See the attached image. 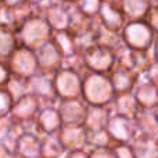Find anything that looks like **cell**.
Listing matches in <instances>:
<instances>
[{
	"label": "cell",
	"instance_id": "cell-1",
	"mask_svg": "<svg viewBox=\"0 0 158 158\" xmlns=\"http://www.w3.org/2000/svg\"><path fill=\"white\" fill-rule=\"evenodd\" d=\"M115 97L108 74L89 72L83 75L82 98L87 106H110Z\"/></svg>",
	"mask_w": 158,
	"mask_h": 158
},
{
	"label": "cell",
	"instance_id": "cell-2",
	"mask_svg": "<svg viewBox=\"0 0 158 158\" xmlns=\"http://www.w3.org/2000/svg\"><path fill=\"white\" fill-rule=\"evenodd\" d=\"M52 35L53 29L40 14H35L31 18H28L17 29L19 44H22V46L28 47L31 50H36L42 44L49 42L52 39Z\"/></svg>",
	"mask_w": 158,
	"mask_h": 158
},
{
	"label": "cell",
	"instance_id": "cell-3",
	"mask_svg": "<svg viewBox=\"0 0 158 158\" xmlns=\"http://www.w3.org/2000/svg\"><path fill=\"white\" fill-rule=\"evenodd\" d=\"M121 33L126 47L132 50H151L156 39V33L146 21H126Z\"/></svg>",
	"mask_w": 158,
	"mask_h": 158
},
{
	"label": "cell",
	"instance_id": "cell-4",
	"mask_svg": "<svg viewBox=\"0 0 158 158\" xmlns=\"http://www.w3.org/2000/svg\"><path fill=\"white\" fill-rule=\"evenodd\" d=\"M28 85H29V93L40 101L42 107L57 106L58 104L60 98L56 92L54 74L39 71L38 74L28 79Z\"/></svg>",
	"mask_w": 158,
	"mask_h": 158
},
{
	"label": "cell",
	"instance_id": "cell-5",
	"mask_svg": "<svg viewBox=\"0 0 158 158\" xmlns=\"http://www.w3.org/2000/svg\"><path fill=\"white\" fill-rule=\"evenodd\" d=\"M7 67L10 69L11 75H17L25 79L32 78L35 74L39 72L38 61L35 57V52L28 47L19 44L13 54L7 58Z\"/></svg>",
	"mask_w": 158,
	"mask_h": 158
},
{
	"label": "cell",
	"instance_id": "cell-6",
	"mask_svg": "<svg viewBox=\"0 0 158 158\" xmlns=\"http://www.w3.org/2000/svg\"><path fill=\"white\" fill-rule=\"evenodd\" d=\"M69 3H64L60 0H46L42 6L38 7V14H40L50 28L54 31H68L69 13H71Z\"/></svg>",
	"mask_w": 158,
	"mask_h": 158
},
{
	"label": "cell",
	"instance_id": "cell-7",
	"mask_svg": "<svg viewBox=\"0 0 158 158\" xmlns=\"http://www.w3.org/2000/svg\"><path fill=\"white\" fill-rule=\"evenodd\" d=\"M83 75L72 69L60 68L54 72V86L60 100L82 97Z\"/></svg>",
	"mask_w": 158,
	"mask_h": 158
},
{
	"label": "cell",
	"instance_id": "cell-8",
	"mask_svg": "<svg viewBox=\"0 0 158 158\" xmlns=\"http://www.w3.org/2000/svg\"><path fill=\"white\" fill-rule=\"evenodd\" d=\"M154 63L151 50H132L126 49L123 53L117 56V64L131 69L137 77H144Z\"/></svg>",
	"mask_w": 158,
	"mask_h": 158
},
{
	"label": "cell",
	"instance_id": "cell-9",
	"mask_svg": "<svg viewBox=\"0 0 158 158\" xmlns=\"http://www.w3.org/2000/svg\"><path fill=\"white\" fill-rule=\"evenodd\" d=\"M85 67L89 72L97 74H110L114 65L117 64V56L104 47L96 46L83 54Z\"/></svg>",
	"mask_w": 158,
	"mask_h": 158
},
{
	"label": "cell",
	"instance_id": "cell-10",
	"mask_svg": "<svg viewBox=\"0 0 158 158\" xmlns=\"http://www.w3.org/2000/svg\"><path fill=\"white\" fill-rule=\"evenodd\" d=\"M107 132L110 133L114 143H122V144H131L132 140L136 137L137 129L135 119H129L122 115L112 114L107 123Z\"/></svg>",
	"mask_w": 158,
	"mask_h": 158
},
{
	"label": "cell",
	"instance_id": "cell-11",
	"mask_svg": "<svg viewBox=\"0 0 158 158\" xmlns=\"http://www.w3.org/2000/svg\"><path fill=\"white\" fill-rule=\"evenodd\" d=\"M63 125H83L87 114V104L82 97L60 100L57 104Z\"/></svg>",
	"mask_w": 158,
	"mask_h": 158
},
{
	"label": "cell",
	"instance_id": "cell-12",
	"mask_svg": "<svg viewBox=\"0 0 158 158\" xmlns=\"http://www.w3.org/2000/svg\"><path fill=\"white\" fill-rule=\"evenodd\" d=\"M33 52H35V57L38 61L39 71L54 74L63 65L64 56L61 54V52L58 50V47L56 46V43L52 39Z\"/></svg>",
	"mask_w": 158,
	"mask_h": 158
},
{
	"label": "cell",
	"instance_id": "cell-13",
	"mask_svg": "<svg viewBox=\"0 0 158 158\" xmlns=\"http://www.w3.org/2000/svg\"><path fill=\"white\" fill-rule=\"evenodd\" d=\"M57 136L65 151L87 150V131L83 125H63Z\"/></svg>",
	"mask_w": 158,
	"mask_h": 158
},
{
	"label": "cell",
	"instance_id": "cell-14",
	"mask_svg": "<svg viewBox=\"0 0 158 158\" xmlns=\"http://www.w3.org/2000/svg\"><path fill=\"white\" fill-rule=\"evenodd\" d=\"M42 108V104L38 98L33 94H27L22 98H19L18 101L13 104V108L8 117L14 121V122L19 123L24 121H29V119H35L38 117L39 111Z\"/></svg>",
	"mask_w": 158,
	"mask_h": 158
},
{
	"label": "cell",
	"instance_id": "cell-15",
	"mask_svg": "<svg viewBox=\"0 0 158 158\" xmlns=\"http://www.w3.org/2000/svg\"><path fill=\"white\" fill-rule=\"evenodd\" d=\"M96 38H97V46L110 50L115 56H119L128 49L123 42L122 33L103 27L101 24H98L97 19H96Z\"/></svg>",
	"mask_w": 158,
	"mask_h": 158
},
{
	"label": "cell",
	"instance_id": "cell-16",
	"mask_svg": "<svg viewBox=\"0 0 158 158\" xmlns=\"http://www.w3.org/2000/svg\"><path fill=\"white\" fill-rule=\"evenodd\" d=\"M108 77L112 83V87H114L115 94L133 92L135 86H136L137 81H139V77L135 72L119 65V64H115L114 68L110 71Z\"/></svg>",
	"mask_w": 158,
	"mask_h": 158
},
{
	"label": "cell",
	"instance_id": "cell-17",
	"mask_svg": "<svg viewBox=\"0 0 158 158\" xmlns=\"http://www.w3.org/2000/svg\"><path fill=\"white\" fill-rule=\"evenodd\" d=\"M22 135L24 133L19 125L14 122L10 117L0 118V150L14 153Z\"/></svg>",
	"mask_w": 158,
	"mask_h": 158
},
{
	"label": "cell",
	"instance_id": "cell-18",
	"mask_svg": "<svg viewBox=\"0 0 158 158\" xmlns=\"http://www.w3.org/2000/svg\"><path fill=\"white\" fill-rule=\"evenodd\" d=\"M132 93L142 108H154L158 106V86L146 77L139 78Z\"/></svg>",
	"mask_w": 158,
	"mask_h": 158
},
{
	"label": "cell",
	"instance_id": "cell-19",
	"mask_svg": "<svg viewBox=\"0 0 158 158\" xmlns=\"http://www.w3.org/2000/svg\"><path fill=\"white\" fill-rule=\"evenodd\" d=\"M96 19L103 27L112 31H118V32H121L123 25L126 24V18L119 6L108 4V3H101Z\"/></svg>",
	"mask_w": 158,
	"mask_h": 158
},
{
	"label": "cell",
	"instance_id": "cell-20",
	"mask_svg": "<svg viewBox=\"0 0 158 158\" xmlns=\"http://www.w3.org/2000/svg\"><path fill=\"white\" fill-rule=\"evenodd\" d=\"M112 110V114L122 115L129 119H135L137 114L140 112L142 107L139 106L137 100L135 98L133 93H121V94H115L112 103L110 104Z\"/></svg>",
	"mask_w": 158,
	"mask_h": 158
},
{
	"label": "cell",
	"instance_id": "cell-21",
	"mask_svg": "<svg viewBox=\"0 0 158 158\" xmlns=\"http://www.w3.org/2000/svg\"><path fill=\"white\" fill-rule=\"evenodd\" d=\"M36 121H38L39 126H40L42 132H43L44 135L57 133V132L60 131V128L63 126L57 106L42 107L38 117H36Z\"/></svg>",
	"mask_w": 158,
	"mask_h": 158
},
{
	"label": "cell",
	"instance_id": "cell-22",
	"mask_svg": "<svg viewBox=\"0 0 158 158\" xmlns=\"http://www.w3.org/2000/svg\"><path fill=\"white\" fill-rule=\"evenodd\" d=\"M137 133L158 140V117L154 108H142L135 118Z\"/></svg>",
	"mask_w": 158,
	"mask_h": 158
},
{
	"label": "cell",
	"instance_id": "cell-23",
	"mask_svg": "<svg viewBox=\"0 0 158 158\" xmlns=\"http://www.w3.org/2000/svg\"><path fill=\"white\" fill-rule=\"evenodd\" d=\"M112 115L111 106H87V114L83 126L90 129H104L107 128L110 118Z\"/></svg>",
	"mask_w": 158,
	"mask_h": 158
},
{
	"label": "cell",
	"instance_id": "cell-24",
	"mask_svg": "<svg viewBox=\"0 0 158 158\" xmlns=\"http://www.w3.org/2000/svg\"><path fill=\"white\" fill-rule=\"evenodd\" d=\"M135 158H158V140L137 133L131 143Z\"/></svg>",
	"mask_w": 158,
	"mask_h": 158
},
{
	"label": "cell",
	"instance_id": "cell-25",
	"mask_svg": "<svg viewBox=\"0 0 158 158\" xmlns=\"http://www.w3.org/2000/svg\"><path fill=\"white\" fill-rule=\"evenodd\" d=\"M126 21H144L151 7L150 0H122L119 4Z\"/></svg>",
	"mask_w": 158,
	"mask_h": 158
},
{
	"label": "cell",
	"instance_id": "cell-26",
	"mask_svg": "<svg viewBox=\"0 0 158 158\" xmlns=\"http://www.w3.org/2000/svg\"><path fill=\"white\" fill-rule=\"evenodd\" d=\"M96 24V18L83 14L75 4L71 6V13H69V24H68V32L72 35H79L90 31Z\"/></svg>",
	"mask_w": 158,
	"mask_h": 158
},
{
	"label": "cell",
	"instance_id": "cell-27",
	"mask_svg": "<svg viewBox=\"0 0 158 158\" xmlns=\"http://www.w3.org/2000/svg\"><path fill=\"white\" fill-rule=\"evenodd\" d=\"M15 153L22 158H42L40 137L24 133L18 140Z\"/></svg>",
	"mask_w": 158,
	"mask_h": 158
},
{
	"label": "cell",
	"instance_id": "cell-28",
	"mask_svg": "<svg viewBox=\"0 0 158 158\" xmlns=\"http://www.w3.org/2000/svg\"><path fill=\"white\" fill-rule=\"evenodd\" d=\"M19 46L17 32L10 27L0 25V60L7 61L13 52Z\"/></svg>",
	"mask_w": 158,
	"mask_h": 158
},
{
	"label": "cell",
	"instance_id": "cell-29",
	"mask_svg": "<svg viewBox=\"0 0 158 158\" xmlns=\"http://www.w3.org/2000/svg\"><path fill=\"white\" fill-rule=\"evenodd\" d=\"M10 10V15H11V25H13V29L17 32L19 27L27 21L28 18H31L32 15L38 14V7H35L33 4L28 3L25 0L24 3H21L19 6L14 8H8Z\"/></svg>",
	"mask_w": 158,
	"mask_h": 158
},
{
	"label": "cell",
	"instance_id": "cell-30",
	"mask_svg": "<svg viewBox=\"0 0 158 158\" xmlns=\"http://www.w3.org/2000/svg\"><path fill=\"white\" fill-rule=\"evenodd\" d=\"M40 142H42V158H61L65 154V150H64L57 133L44 135L40 139Z\"/></svg>",
	"mask_w": 158,
	"mask_h": 158
},
{
	"label": "cell",
	"instance_id": "cell-31",
	"mask_svg": "<svg viewBox=\"0 0 158 158\" xmlns=\"http://www.w3.org/2000/svg\"><path fill=\"white\" fill-rule=\"evenodd\" d=\"M52 40L56 43L58 50L64 57H69V56L77 54V49H75L74 43V36L68 31H54L52 35Z\"/></svg>",
	"mask_w": 158,
	"mask_h": 158
},
{
	"label": "cell",
	"instance_id": "cell-32",
	"mask_svg": "<svg viewBox=\"0 0 158 158\" xmlns=\"http://www.w3.org/2000/svg\"><path fill=\"white\" fill-rule=\"evenodd\" d=\"M4 89L7 90V93L11 96L13 101H18L19 98H22L24 96L29 94V85H28V79L17 77V75H11L8 78L7 83L4 85Z\"/></svg>",
	"mask_w": 158,
	"mask_h": 158
},
{
	"label": "cell",
	"instance_id": "cell-33",
	"mask_svg": "<svg viewBox=\"0 0 158 158\" xmlns=\"http://www.w3.org/2000/svg\"><path fill=\"white\" fill-rule=\"evenodd\" d=\"M74 36V43H75V49L77 53L79 54H85L89 50H92L93 47L97 46V38H96V24L94 27L90 31L83 33H79V35H72Z\"/></svg>",
	"mask_w": 158,
	"mask_h": 158
},
{
	"label": "cell",
	"instance_id": "cell-34",
	"mask_svg": "<svg viewBox=\"0 0 158 158\" xmlns=\"http://www.w3.org/2000/svg\"><path fill=\"white\" fill-rule=\"evenodd\" d=\"M112 144H114V142H112L111 136L106 128L87 131V150L97 147H111Z\"/></svg>",
	"mask_w": 158,
	"mask_h": 158
},
{
	"label": "cell",
	"instance_id": "cell-35",
	"mask_svg": "<svg viewBox=\"0 0 158 158\" xmlns=\"http://www.w3.org/2000/svg\"><path fill=\"white\" fill-rule=\"evenodd\" d=\"M61 68L72 69V71H75V72H79L81 75H85L87 72L86 67H85L83 54H79V53H77V54H74V56H69V57H64Z\"/></svg>",
	"mask_w": 158,
	"mask_h": 158
},
{
	"label": "cell",
	"instance_id": "cell-36",
	"mask_svg": "<svg viewBox=\"0 0 158 158\" xmlns=\"http://www.w3.org/2000/svg\"><path fill=\"white\" fill-rule=\"evenodd\" d=\"M75 6L82 11L83 14L96 18L98 14L101 6V0H77V3H74Z\"/></svg>",
	"mask_w": 158,
	"mask_h": 158
},
{
	"label": "cell",
	"instance_id": "cell-37",
	"mask_svg": "<svg viewBox=\"0 0 158 158\" xmlns=\"http://www.w3.org/2000/svg\"><path fill=\"white\" fill-rule=\"evenodd\" d=\"M13 104L14 101L7 93V90L4 87H0V118H6L10 115Z\"/></svg>",
	"mask_w": 158,
	"mask_h": 158
},
{
	"label": "cell",
	"instance_id": "cell-38",
	"mask_svg": "<svg viewBox=\"0 0 158 158\" xmlns=\"http://www.w3.org/2000/svg\"><path fill=\"white\" fill-rule=\"evenodd\" d=\"M18 125H19V128H21L22 133H25V135H33V136H38V137H40V139L44 136V133L42 132V129H40V126H39L36 118L35 119L19 122Z\"/></svg>",
	"mask_w": 158,
	"mask_h": 158
},
{
	"label": "cell",
	"instance_id": "cell-39",
	"mask_svg": "<svg viewBox=\"0 0 158 158\" xmlns=\"http://www.w3.org/2000/svg\"><path fill=\"white\" fill-rule=\"evenodd\" d=\"M115 158H135L131 144H122V143H114L111 146Z\"/></svg>",
	"mask_w": 158,
	"mask_h": 158
},
{
	"label": "cell",
	"instance_id": "cell-40",
	"mask_svg": "<svg viewBox=\"0 0 158 158\" xmlns=\"http://www.w3.org/2000/svg\"><path fill=\"white\" fill-rule=\"evenodd\" d=\"M89 158H115V154L111 147H97L87 150Z\"/></svg>",
	"mask_w": 158,
	"mask_h": 158
},
{
	"label": "cell",
	"instance_id": "cell-41",
	"mask_svg": "<svg viewBox=\"0 0 158 158\" xmlns=\"http://www.w3.org/2000/svg\"><path fill=\"white\" fill-rule=\"evenodd\" d=\"M144 21L148 24V27L154 31V33H158V4L151 6L150 10H148L147 15H146Z\"/></svg>",
	"mask_w": 158,
	"mask_h": 158
},
{
	"label": "cell",
	"instance_id": "cell-42",
	"mask_svg": "<svg viewBox=\"0 0 158 158\" xmlns=\"http://www.w3.org/2000/svg\"><path fill=\"white\" fill-rule=\"evenodd\" d=\"M10 77H11V72L7 67V63L0 60V87H4V85L7 83Z\"/></svg>",
	"mask_w": 158,
	"mask_h": 158
},
{
	"label": "cell",
	"instance_id": "cell-43",
	"mask_svg": "<svg viewBox=\"0 0 158 158\" xmlns=\"http://www.w3.org/2000/svg\"><path fill=\"white\" fill-rule=\"evenodd\" d=\"M147 79H150L151 82H154V83L158 86V61H154L153 65L150 67V69H148V72L144 75Z\"/></svg>",
	"mask_w": 158,
	"mask_h": 158
},
{
	"label": "cell",
	"instance_id": "cell-44",
	"mask_svg": "<svg viewBox=\"0 0 158 158\" xmlns=\"http://www.w3.org/2000/svg\"><path fill=\"white\" fill-rule=\"evenodd\" d=\"M61 158H89L87 150H81V151H65Z\"/></svg>",
	"mask_w": 158,
	"mask_h": 158
},
{
	"label": "cell",
	"instance_id": "cell-45",
	"mask_svg": "<svg viewBox=\"0 0 158 158\" xmlns=\"http://www.w3.org/2000/svg\"><path fill=\"white\" fill-rule=\"evenodd\" d=\"M2 2V6L6 8H14L17 6H19L21 3H24L25 0H0Z\"/></svg>",
	"mask_w": 158,
	"mask_h": 158
},
{
	"label": "cell",
	"instance_id": "cell-46",
	"mask_svg": "<svg viewBox=\"0 0 158 158\" xmlns=\"http://www.w3.org/2000/svg\"><path fill=\"white\" fill-rule=\"evenodd\" d=\"M151 54H153V57H154V61H158V33L156 35L153 47H151Z\"/></svg>",
	"mask_w": 158,
	"mask_h": 158
},
{
	"label": "cell",
	"instance_id": "cell-47",
	"mask_svg": "<svg viewBox=\"0 0 158 158\" xmlns=\"http://www.w3.org/2000/svg\"><path fill=\"white\" fill-rule=\"evenodd\" d=\"M0 158H22V157L18 156L15 151H14V153H10V151H3V150H0Z\"/></svg>",
	"mask_w": 158,
	"mask_h": 158
},
{
	"label": "cell",
	"instance_id": "cell-48",
	"mask_svg": "<svg viewBox=\"0 0 158 158\" xmlns=\"http://www.w3.org/2000/svg\"><path fill=\"white\" fill-rule=\"evenodd\" d=\"M27 2L31 3V4H33L35 7H39V6H42L44 2H46V0H27Z\"/></svg>",
	"mask_w": 158,
	"mask_h": 158
},
{
	"label": "cell",
	"instance_id": "cell-49",
	"mask_svg": "<svg viewBox=\"0 0 158 158\" xmlns=\"http://www.w3.org/2000/svg\"><path fill=\"white\" fill-rule=\"evenodd\" d=\"M122 0H101V3H108V4H114V6H119Z\"/></svg>",
	"mask_w": 158,
	"mask_h": 158
},
{
	"label": "cell",
	"instance_id": "cell-50",
	"mask_svg": "<svg viewBox=\"0 0 158 158\" xmlns=\"http://www.w3.org/2000/svg\"><path fill=\"white\" fill-rule=\"evenodd\" d=\"M60 2H64V3H69V4H74V3H77V0H60Z\"/></svg>",
	"mask_w": 158,
	"mask_h": 158
},
{
	"label": "cell",
	"instance_id": "cell-51",
	"mask_svg": "<svg viewBox=\"0 0 158 158\" xmlns=\"http://www.w3.org/2000/svg\"><path fill=\"white\" fill-rule=\"evenodd\" d=\"M151 2V6H156V4H158V0H150Z\"/></svg>",
	"mask_w": 158,
	"mask_h": 158
},
{
	"label": "cell",
	"instance_id": "cell-52",
	"mask_svg": "<svg viewBox=\"0 0 158 158\" xmlns=\"http://www.w3.org/2000/svg\"><path fill=\"white\" fill-rule=\"evenodd\" d=\"M154 111H156V114H157V117H158V106L154 107Z\"/></svg>",
	"mask_w": 158,
	"mask_h": 158
},
{
	"label": "cell",
	"instance_id": "cell-53",
	"mask_svg": "<svg viewBox=\"0 0 158 158\" xmlns=\"http://www.w3.org/2000/svg\"><path fill=\"white\" fill-rule=\"evenodd\" d=\"M3 7V6H2V2H0V8H2Z\"/></svg>",
	"mask_w": 158,
	"mask_h": 158
}]
</instances>
